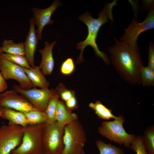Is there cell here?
I'll list each match as a JSON object with an SVG mask.
<instances>
[{
	"mask_svg": "<svg viewBox=\"0 0 154 154\" xmlns=\"http://www.w3.org/2000/svg\"><path fill=\"white\" fill-rule=\"evenodd\" d=\"M24 128L17 125L0 127V154H9L21 144Z\"/></svg>",
	"mask_w": 154,
	"mask_h": 154,
	"instance_id": "cell-7",
	"label": "cell"
},
{
	"mask_svg": "<svg viewBox=\"0 0 154 154\" xmlns=\"http://www.w3.org/2000/svg\"><path fill=\"white\" fill-rule=\"evenodd\" d=\"M1 49L6 53L22 56L25 55L24 43H16L12 40L5 39L1 44Z\"/></svg>",
	"mask_w": 154,
	"mask_h": 154,
	"instance_id": "cell-18",
	"label": "cell"
},
{
	"mask_svg": "<svg viewBox=\"0 0 154 154\" xmlns=\"http://www.w3.org/2000/svg\"><path fill=\"white\" fill-rule=\"evenodd\" d=\"M13 89L25 97L37 109L45 112L48 102L55 91L53 88L37 89L36 87L28 90L21 88L15 84Z\"/></svg>",
	"mask_w": 154,
	"mask_h": 154,
	"instance_id": "cell-9",
	"label": "cell"
},
{
	"mask_svg": "<svg viewBox=\"0 0 154 154\" xmlns=\"http://www.w3.org/2000/svg\"><path fill=\"white\" fill-rule=\"evenodd\" d=\"M62 4L59 0H55L48 7L43 9L32 8L35 25L37 27L36 34L38 40L42 38V32L46 25H51L54 21L51 17L58 7Z\"/></svg>",
	"mask_w": 154,
	"mask_h": 154,
	"instance_id": "cell-12",
	"label": "cell"
},
{
	"mask_svg": "<svg viewBox=\"0 0 154 154\" xmlns=\"http://www.w3.org/2000/svg\"><path fill=\"white\" fill-rule=\"evenodd\" d=\"M130 148L136 154H147L141 136H136Z\"/></svg>",
	"mask_w": 154,
	"mask_h": 154,
	"instance_id": "cell-27",
	"label": "cell"
},
{
	"mask_svg": "<svg viewBox=\"0 0 154 154\" xmlns=\"http://www.w3.org/2000/svg\"><path fill=\"white\" fill-rule=\"evenodd\" d=\"M59 97L55 91V93L50 99L47 108L45 112L46 114L47 120L46 123L50 124L56 121V113Z\"/></svg>",
	"mask_w": 154,
	"mask_h": 154,
	"instance_id": "cell-21",
	"label": "cell"
},
{
	"mask_svg": "<svg viewBox=\"0 0 154 154\" xmlns=\"http://www.w3.org/2000/svg\"><path fill=\"white\" fill-rule=\"evenodd\" d=\"M30 28L24 43L25 56L32 68L35 67L34 64V55L38 44V39L35 29L34 18L30 19Z\"/></svg>",
	"mask_w": 154,
	"mask_h": 154,
	"instance_id": "cell-13",
	"label": "cell"
},
{
	"mask_svg": "<svg viewBox=\"0 0 154 154\" xmlns=\"http://www.w3.org/2000/svg\"><path fill=\"white\" fill-rule=\"evenodd\" d=\"M0 58L10 61L22 67L27 68H32L24 56L3 53L0 57Z\"/></svg>",
	"mask_w": 154,
	"mask_h": 154,
	"instance_id": "cell-25",
	"label": "cell"
},
{
	"mask_svg": "<svg viewBox=\"0 0 154 154\" xmlns=\"http://www.w3.org/2000/svg\"><path fill=\"white\" fill-rule=\"evenodd\" d=\"M64 127L56 121L46 124L42 136L44 154H62L64 148Z\"/></svg>",
	"mask_w": 154,
	"mask_h": 154,
	"instance_id": "cell-6",
	"label": "cell"
},
{
	"mask_svg": "<svg viewBox=\"0 0 154 154\" xmlns=\"http://www.w3.org/2000/svg\"><path fill=\"white\" fill-rule=\"evenodd\" d=\"M96 143L100 154H124L122 149L111 144H106L101 140L96 141Z\"/></svg>",
	"mask_w": 154,
	"mask_h": 154,
	"instance_id": "cell-23",
	"label": "cell"
},
{
	"mask_svg": "<svg viewBox=\"0 0 154 154\" xmlns=\"http://www.w3.org/2000/svg\"><path fill=\"white\" fill-rule=\"evenodd\" d=\"M64 103L67 108L71 111L78 108L77 100L75 96L65 102Z\"/></svg>",
	"mask_w": 154,
	"mask_h": 154,
	"instance_id": "cell-30",
	"label": "cell"
},
{
	"mask_svg": "<svg viewBox=\"0 0 154 154\" xmlns=\"http://www.w3.org/2000/svg\"><path fill=\"white\" fill-rule=\"evenodd\" d=\"M154 28V11L150 10L146 19L141 23L133 18L128 27L124 29L125 33L120 38L121 42L131 46L137 44L139 36L142 33Z\"/></svg>",
	"mask_w": 154,
	"mask_h": 154,
	"instance_id": "cell-8",
	"label": "cell"
},
{
	"mask_svg": "<svg viewBox=\"0 0 154 154\" xmlns=\"http://www.w3.org/2000/svg\"><path fill=\"white\" fill-rule=\"evenodd\" d=\"M147 66L154 70V45L152 41L149 44Z\"/></svg>",
	"mask_w": 154,
	"mask_h": 154,
	"instance_id": "cell-29",
	"label": "cell"
},
{
	"mask_svg": "<svg viewBox=\"0 0 154 154\" xmlns=\"http://www.w3.org/2000/svg\"><path fill=\"white\" fill-rule=\"evenodd\" d=\"M46 123L30 125L24 128L22 141L10 153L13 154H44L42 136Z\"/></svg>",
	"mask_w": 154,
	"mask_h": 154,
	"instance_id": "cell-3",
	"label": "cell"
},
{
	"mask_svg": "<svg viewBox=\"0 0 154 154\" xmlns=\"http://www.w3.org/2000/svg\"><path fill=\"white\" fill-rule=\"evenodd\" d=\"M124 121V118L121 115L112 121H103L98 128V132L110 141L124 144L129 148L136 136L126 131L123 126Z\"/></svg>",
	"mask_w": 154,
	"mask_h": 154,
	"instance_id": "cell-5",
	"label": "cell"
},
{
	"mask_svg": "<svg viewBox=\"0 0 154 154\" xmlns=\"http://www.w3.org/2000/svg\"><path fill=\"white\" fill-rule=\"evenodd\" d=\"M89 106L94 111L95 114L101 119L109 120L117 117L113 114L112 110L107 108L99 101H96L94 103L91 102Z\"/></svg>",
	"mask_w": 154,
	"mask_h": 154,
	"instance_id": "cell-19",
	"label": "cell"
},
{
	"mask_svg": "<svg viewBox=\"0 0 154 154\" xmlns=\"http://www.w3.org/2000/svg\"><path fill=\"white\" fill-rule=\"evenodd\" d=\"M55 90L59 98L65 102L75 96L74 91L67 89L62 83L60 84Z\"/></svg>",
	"mask_w": 154,
	"mask_h": 154,
	"instance_id": "cell-26",
	"label": "cell"
},
{
	"mask_svg": "<svg viewBox=\"0 0 154 154\" xmlns=\"http://www.w3.org/2000/svg\"><path fill=\"white\" fill-rule=\"evenodd\" d=\"M0 71L5 80L14 79L19 83L21 88H34L22 67L3 58H0Z\"/></svg>",
	"mask_w": 154,
	"mask_h": 154,
	"instance_id": "cell-10",
	"label": "cell"
},
{
	"mask_svg": "<svg viewBox=\"0 0 154 154\" xmlns=\"http://www.w3.org/2000/svg\"><path fill=\"white\" fill-rule=\"evenodd\" d=\"M141 84L143 86H154V70L147 66H143L140 70Z\"/></svg>",
	"mask_w": 154,
	"mask_h": 154,
	"instance_id": "cell-24",
	"label": "cell"
},
{
	"mask_svg": "<svg viewBox=\"0 0 154 154\" xmlns=\"http://www.w3.org/2000/svg\"><path fill=\"white\" fill-rule=\"evenodd\" d=\"M56 41H53L50 44L46 42L45 47L38 50L41 54L42 60L39 67L44 75H50L52 73L54 66V61L52 55L53 48Z\"/></svg>",
	"mask_w": 154,
	"mask_h": 154,
	"instance_id": "cell-14",
	"label": "cell"
},
{
	"mask_svg": "<svg viewBox=\"0 0 154 154\" xmlns=\"http://www.w3.org/2000/svg\"><path fill=\"white\" fill-rule=\"evenodd\" d=\"M56 121L65 126L70 123L78 119L77 114L72 113L66 106L62 100H59L58 102L56 113Z\"/></svg>",
	"mask_w": 154,
	"mask_h": 154,
	"instance_id": "cell-16",
	"label": "cell"
},
{
	"mask_svg": "<svg viewBox=\"0 0 154 154\" xmlns=\"http://www.w3.org/2000/svg\"><path fill=\"white\" fill-rule=\"evenodd\" d=\"M23 114L27 119L28 125H37L46 122L47 118L45 112L36 109Z\"/></svg>",
	"mask_w": 154,
	"mask_h": 154,
	"instance_id": "cell-20",
	"label": "cell"
},
{
	"mask_svg": "<svg viewBox=\"0 0 154 154\" xmlns=\"http://www.w3.org/2000/svg\"><path fill=\"white\" fill-rule=\"evenodd\" d=\"M147 154H154V127H147L142 137Z\"/></svg>",
	"mask_w": 154,
	"mask_h": 154,
	"instance_id": "cell-22",
	"label": "cell"
},
{
	"mask_svg": "<svg viewBox=\"0 0 154 154\" xmlns=\"http://www.w3.org/2000/svg\"><path fill=\"white\" fill-rule=\"evenodd\" d=\"M108 49L111 61L119 75L132 84H141L140 70L143 63L137 44L131 46L119 42Z\"/></svg>",
	"mask_w": 154,
	"mask_h": 154,
	"instance_id": "cell-1",
	"label": "cell"
},
{
	"mask_svg": "<svg viewBox=\"0 0 154 154\" xmlns=\"http://www.w3.org/2000/svg\"><path fill=\"white\" fill-rule=\"evenodd\" d=\"M0 117L9 121V125H17L24 127L28 125L23 113L5 107H0Z\"/></svg>",
	"mask_w": 154,
	"mask_h": 154,
	"instance_id": "cell-15",
	"label": "cell"
},
{
	"mask_svg": "<svg viewBox=\"0 0 154 154\" xmlns=\"http://www.w3.org/2000/svg\"><path fill=\"white\" fill-rule=\"evenodd\" d=\"M7 88V83L0 71V94L6 90Z\"/></svg>",
	"mask_w": 154,
	"mask_h": 154,
	"instance_id": "cell-31",
	"label": "cell"
},
{
	"mask_svg": "<svg viewBox=\"0 0 154 154\" xmlns=\"http://www.w3.org/2000/svg\"><path fill=\"white\" fill-rule=\"evenodd\" d=\"M9 154H12V153H9Z\"/></svg>",
	"mask_w": 154,
	"mask_h": 154,
	"instance_id": "cell-33",
	"label": "cell"
},
{
	"mask_svg": "<svg viewBox=\"0 0 154 154\" xmlns=\"http://www.w3.org/2000/svg\"><path fill=\"white\" fill-rule=\"evenodd\" d=\"M75 69V66L73 59L71 58H68L62 63L60 71L63 75H68L71 74Z\"/></svg>",
	"mask_w": 154,
	"mask_h": 154,
	"instance_id": "cell-28",
	"label": "cell"
},
{
	"mask_svg": "<svg viewBox=\"0 0 154 154\" xmlns=\"http://www.w3.org/2000/svg\"><path fill=\"white\" fill-rule=\"evenodd\" d=\"M22 68L34 87L48 88L50 82L47 80L39 66H36L31 68Z\"/></svg>",
	"mask_w": 154,
	"mask_h": 154,
	"instance_id": "cell-17",
	"label": "cell"
},
{
	"mask_svg": "<svg viewBox=\"0 0 154 154\" xmlns=\"http://www.w3.org/2000/svg\"><path fill=\"white\" fill-rule=\"evenodd\" d=\"M9 108L23 113L36 109L24 96L13 90L0 94V107Z\"/></svg>",
	"mask_w": 154,
	"mask_h": 154,
	"instance_id": "cell-11",
	"label": "cell"
},
{
	"mask_svg": "<svg viewBox=\"0 0 154 154\" xmlns=\"http://www.w3.org/2000/svg\"><path fill=\"white\" fill-rule=\"evenodd\" d=\"M3 53V52L1 50V47L0 46V57L1 56L2 54Z\"/></svg>",
	"mask_w": 154,
	"mask_h": 154,
	"instance_id": "cell-32",
	"label": "cell"
},
{
	"mask_svg": "<svg viewBox=\"0 0 154 154\" xmlns=\"http://www.w3.org/2000/svg\"><path fill=\"white\" fill-rule=\"evenodd\" d=\"M63 140L64 148L62 154H85L86 134L78 119L64 127Z\"/></svg>",
	"mask_w": 154,
	"mask_h": 154,
	"instance_id": "cell-4",
	"label": "cell"
},
{
	"mask_svg": "<svg viewBox=\"0 0 154 154\" xmlns=\"http://www.w3.org/2000/svg\"><path fill=\"white\" fill-rule=\"evenodd\" d=\"M116 3L117 1L114 0L110 3H106L104 8L99 13L98 17L97 19L93 18L88 12L79 17V19L87 26L88 34L84 40L77 44L76 48L80 50L81 52L76 60V63L80 64L84 61L83 57V51L86 46H90L94 49L96 56L101 58L107 64H110V59L108 55L104 52L99 50L96 43V39L101 27L108 22L109 19L113 21L112 10Z\"/></svg>",
	"mask_w": 154,
	"mask_h": 154,
	"instance_id": "cell-2",
	"label": "cell"
}]
</instances>
